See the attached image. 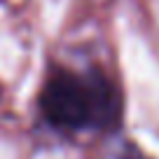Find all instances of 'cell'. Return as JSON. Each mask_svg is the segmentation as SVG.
<instances>
[{
  "label": "cell",
  "instance_id": "1",
  "mask_svg": "<svg viewBox=\"0 0 159 159\" xmlns=\"http://www.w3.org/2000/svg\"><path fill=\"white\" fill-rule=\"evenodd\" d=\"M35 105L40 119L63 136H112L124 124V94L98 63H89L82 70L52 63L38 89Z\"/></svg>",
  "mask_w": 159,
  "mask_h": 159
},
{
  "label": "cell",
  "instance_id": "2",
  "mask_svg": "<svg viewBox=\"0 0 159 159\" xmlns=\"http://www.w3.org/2000/svg\"><path fill=\"white\" fill-rule=\"evenodd\" d=\"M112 159H157V157H152L150 152H145L136 140L126 138V140H122V145H119L117 152L112 154Z\"/></svg>",
  "mask_w": 159,
  "mask_h": 159
}]
</instances>
